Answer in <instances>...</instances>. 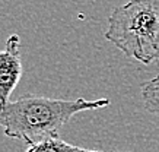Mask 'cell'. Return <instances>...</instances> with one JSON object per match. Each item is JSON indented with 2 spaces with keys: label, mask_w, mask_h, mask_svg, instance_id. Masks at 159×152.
<instances>
[{
  "label": "cell",
  "mask_w": 159,
  "mask_h": 152,
  "mask_svg": "<svg viewBox=\"0 0 159 152\" xmlns=\"http://www.w3.org/2000/svg\"><path fill=\"white\" fill-rule=\"evenodd\" d=\"M24 73L20 57V37L10 34L5 48L0 50V105L10 101V95L18 86Z\"/></svg>",
  "instance_id": "obj_3"
},
{
  "label": "cell",
  "mask_w": 159,
  "mask_h": 152,
  "mask_svg": "<svg viewBox=\"0 0 159 152\" xmlns=\"http://www.w3.org/2000/svg\"><path fill=\"white\" fill-rule=\"evenodd\" d=\"M108 105V98L57 99L24 95L0 105V127L5 136L31 145L47 137L58 136L60 129L76 114Z\"/></svg>",
  "instance_id": "obj_1"
},
{
  "label": "cell",
  "mask_w": 159,
  "mask_h": 152,
  "mask_svg": "<svg viewBox=\"0 0 159 152\" xmlns=\"http://www.w3.org/2000/svg\"><path fill=\"white\" fill-rule=\"evenodd\" d=\"M142 101L146 111L159 116V73L142 85Z\"/></svg>",
  "instance_id": "obj_5"
},
{
  "label": "cell",
  "mask_w": 159,
  "mask_h": 152,
  "mask_svg": "<svg viewBox=\"0 0 159 152\" xmlns=\"http://www.w3.org/2000/svg\"><path fill=\"white\" fill-rule=\"evenodd\" d=\"M104 37L129 59L159 62V0H130L116 7Z\"/></svg>",
  "instance_id": "obj_2"
},
{
  "label": "cell",
  "mask_w": 159,
  "mask_h": 152,
  "mask_svg": "<svg viewBox=\"0 0 159 152\" xmlns=\"http://www.w3.org/2000/svg\"><path fill=\"white\" fill-rule=\"evenodd\" d=\"M25 152H105V151H95V149H86V148H80L76 146V145H70L66 140H61L58 136H53L28 145Z\"/></svg>",
  "instance_id": "obj_4"
}]
</instances>
